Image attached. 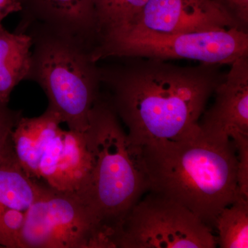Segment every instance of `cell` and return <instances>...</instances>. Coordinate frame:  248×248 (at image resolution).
Here are the masks:
<instances>
[{
	"label": "cell",
	"instance_id": "18",
	"mask_svg": "<svg viewBox=\"0 0 248 248\" xmlns=\"http://www.w3.org/2000/svg\"><path fill=\"white\" fill-rule=\"evenodd\" d=\"M21 117L20 112L0 104V162L15 155L11 135Z\"/></svg>",
	"mask_w": 248,
	"mask_h": 248
},
{
	"label": "cell",
	"instance_id": "19",
	"mask_svg": "<svg viewBox=\"0 0 248 248\" xmlns=\"http://www.w3.org/2000/svg\"><path fill=\"white\" fill-rule=\"evenodd\" d=\"M238 155V189L241 197L248 200V138L232 141Z\"/></svg>",
	"mask_w": 248,
	"mask_h": 248
},
{
	"label": "cell",
	"instance_id": "14",
	"mask_svg": "<svg viewBox=\"0 0 248 248\" xmlns=\"http://www.w3.org/2000/svg\"><path fill=\"white\" fill-rule=\"evenodd\" d=\"M48 187L29 177L15 155L0 162V206L26 212Z\"/></svg>",
	"mask_w": 248,
	"mask_h": 248
},
{
	"label": "cell",
	"instance_id": "7",
	"mask_svg": "<svg viewBox=\"0 0 248 248\" xmlns=\"http://www.w3.org/2000/svg\"><path fill=\"white\" fill-rule=\"evenodd\" d=\"M22 248H98L99 229L75 195L48 187L25 212Z\"/></svg>",
	"mask_w": 248,
	"mask_h": 248
},
{
	"label": "cell",
	"instance_id": "12",
	"mask_svg": "<svg viewBox=\"0 0 248 248\" xmlns=\"http://www.w3.org/2000/svg\"><path fill=\"white\" fill-rule=\"evenodd\" d=\"M58 115L47 110L39 117H21L13 130L11 140L18 164L32 179H37L41 155L46 143L60 128Z\"/></svg>",
	"mask_w": 248,
	"mask_h": 248
},
{
	"label": "cell",
	"instance_id": "2",
	"mask_svg": "<svg viewBox=\"0 0 248 248\" xmlns=\"http://www.w3.org/2000/svg\"><path fill=\"white\" fill-rule=\"evenodd\" d=\"M142 148L149 191L182 204L211 228L241 197L232 140L208 138L198 125L180 138Z\"/></svg>",
	"mask_w": 248,
	"mask_h": 248
},
{
	"label": "cell",
	"instance_id": "4",
	"mask_svg": "<svg viewBox=\"0 0 248 248\" xmlns=\"http://www.w3.org/2000/svg\"><path fill=\"white\" fill-rule=\"evenodd\" d=\"M32 55L29 80L35 81L48 100L47 110L68 129L85 133L90 114L101 93L99 67L81 42L49 31L31 29Z\"/></svg>",
	"mask_w": 248,
	"mask_h": 248
},
{
	"label": "cell",
	"instance_id": "15",
	"mask_svg": "<svg viewBox=\"0 0 248 248\" xmlns=\"http://www.w3.org/2000/svg\"><path fill=\"white\" fill-rule=\"evenodd\" d=\"M149 0H89L95 21L97 41L131 27Z\"/></svg>",
	"mask_w": 248,
	"mask_h": 248
},
{
	"label": "cell",
	"instance_id": "16",
	"mask_svg": "<svg viewBox=\"0 0 248 248\" xmlns=\"http://www.w3.org/2000/svg\"><path fill=\"white\" fill-rule=\"evenodd\" d=\"M217 245L221 248H248V200L239 197L217 217Z\"/></svg>",
	"mask_w": 248,
	"mask_h": 248
},
{
	"label": "cell",
	"instance_id": "1",
	"mask_svg": "<svg viewBox=\"0 0 248 248\" xmlns=\"http://www.w3.org/2000/svg\"><path fill=\"white\" fill-rule=\"evenodd\" d=\"M99 66L104 97L139 146L175 140L198 126L224 78L219 65L181 66L159 59L122 58Z\"/></svg>",
	"mask_w": 248,
	"mask_h": 248
},
{
	"label": "cell",
	"instance_id": "21",
	"mask_svg": "<svg viewBox=\"0 0 248 248\" xmlns=\"http://www.w3.org/2000/svg\"><path fill=\"white\" fill-rule=\"evenodd\" d=\"M22 6L18 0H0V27L5 18L15 13H20Z\"/></svg>",
	"mask_w": 248,
	"mask_h": 248
},
{
	"label": "cell",
	"instance_id": "5",
	"mask_svg": "<svg viewBox=\"0 0 248 248\" xmlns=\"http://www.w3.org/2000/svg\"><path fill=\"white\" fill-rule=\"evenodd\" d=\"M244 57H248V32L237 29L178 34L114 32L99 39L91 52L96 63L108 58H143L222 66Z\"/></svg>",
	"mask_w": 248,
	"mask_h": 248
},
{
	"label": "cell",
	"instance_id": "9",
	"mask_svg": "<svg viewBox=\"0 0 248 248\" xmlns=\"http://www.w3.org/2000/svg\"><path fill=\"white\" fill-rule=\"evenodd\" d=\"M215 89L199 127L208 138L229 141L248 138V57L236 60Z\"/></svg>",
	"mask_w": 248,
	"mask_h": 248
},
{
	"label": "cell",
	"instance_id": "6",
	"mask_svg": "<svg viewBox=\"0 0 248 248\" xmlns=\"http://www.w3.org/2000/svg\"><path fill=\"white\" fill-rule=\"evenodd\" d=\"M130 210L114 238V248H215L212 228L188 208L148 191Z\"/></svg>",
	"mask_w": 248,
	"mask_h": 248
},
{
	"label": "cell",
	"instance_id": "20",
	"mask_svg": "<svg viewBox=\"0 0 248 248\" xmlns=\"http://www.w3.org/2000/svg\"><path fill=\"white\" fill-rule=\"evenodd\" d=\"M236 21L241 30L248 31V0H215Z\"/></svg>",
	"mask_w": 248,
	"mask_h": 248
},
{
	"label": "cell",
	"instance_id": "11",
	"mask_svg": "<svg viewBox=\"0 0 248 248\" xmlns=\"http://www.w3.org/2000/svg\"><path fill=\"white\" fill-rule=\"evenodd\" d=\"M22 21L17 31L40 29L81 42L92 51L95 21L89 0H18Z\"/></svg>",
	"mask_w": 248,
	"mask_h": 248
},
{
	"label": "cell",
	"instance_id": "10",
	"mask_svg": "<svg viewBox=\"0 0 248 248\" xmlns=\"http://www.w3.org/2000/svg\"><path fill=\"white\" fill-rule=\"evenodd\" d=\"M91 169L86 134L60 128L42 151L37 179L54 190L76 195L86 186Z\"/></svg>",
	"mask_w": 248,
	"mask_h": 248
},
{
	"label": "cell",
	"instance_id": "13",
	"mask_svg": "<svg viewBox=\"0 0 248 248\" xmlns=\"http://www.w3.org/2000/svg\"><path fill=\"white\" fill-rule=\"evenodd\" d=\"M32 46L29 34L0 27V104L8 105L15 88L29 79Z\"/></svg>",
	"mask_w": 248,
	"mask_h": 248
},
{
	"label": "cell",
	"instance_id": "8",
	"mask_svg": "<svg viewBox=\"0 0 248 248\" xmlns=\"http://www.w3.org/2000/svg\"><path fill=\"white\" fill-rule=\"evenodd\" d=\"M230 29L241 30L215 0H149L131 27L119 32L178 34Z\"/></svg>",
	"mask_w": 248,
	"mask_h": 248
},
{
	"label": "cell",
	"instance_id": "3",
	"mask_svg": "<svg viewBox=\"0 0 248 248\" xmlns=\"http://www.w3.org/2000/svg\"><path fill=\"white\" fill-rule=\"evenodd\" d=\"M85 134L92 169L86 186L75 195L97 223L102 244L113 248L114 238L125 217L149 191L143 148L124 130L101 93Z\"/></svg>",
	"mask_w": 248,
	"mask_h": 248
},
{
	"label": "cell",
	"instance_id": "17",
	"mask_svg": "<svg viewBox=\"0 0 248 248\" xmlns=\"http://www.w3.org/2000/svg\"><path fill=\"white\" fill-rule=\"evenodd\" d=\"M25 212L0 206V246L22 248L21 232Z\"/></svg>",
	"mask_w": 248,
	"mask_h": 248
}]
</instances>
